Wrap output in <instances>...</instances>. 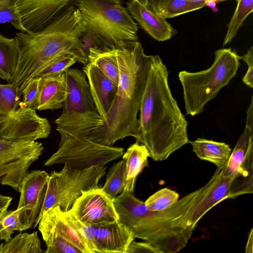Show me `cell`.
<instances>
[{"label":"cell","mask_w":253,"mask_h":253,"mask_svg":"<svg viewBox=\"0 0 253 253\" xmlns=\"http://www.w3.org/2000/svg\"><path fill=\"white\" fill-rule=\"evenodd\" d=\"M168 76L160 56L153 55L134 137L155 161L167 159L189 141L188 123L172 95Z\"/></svg>","instance_id":"obj_1"},{"label":"cell","mask_w":253,"mask_h":253,"mask_svg":"<svg viewBox=\"0 0 253 253\" xmlns=\"http://www.w3.org/2000/svg\"><path fill=\"white\" fill-rule=\"evenodd\" d=\"M202 187L162 211L149 210L144 202L126 189L113 200L119 220L133 234L158 250L174 253L183 249L194 230L191 218Z\"/></svg>","instance_id":"obj_2"},{"label":"cell","mask_w":253,"mask_h":253,"mask_svg":"<svg viewBox=\"0 0 253 253\" xmlns=\"http://www.w3.org/2000/svg\"><path fill=\"white\" fill-rule=\"evenodd\" d=\"M84 29L81 13L73 4L41 31L17 33L14 39L19 58L10 83L19 86L21 94L30 80L43 67L63 54H72L77 62L86 64L88 58L82 40Z\"/></svg>","instance_id":"obj_3"},{"label":"cell","mask_w":253,"mask_h":253,"mask_svg":"<svg viewBox=\"0 0 253 253\" xmlns=\"http://www.w3.org/2000/svg\"><path fill=\"white\" fill-rule=\"evenodd\" d=\"M116 52L119 69L116 95L103 125L88 135L90 140L107 146L127 136L134 137L153 57L145 53L139 41Z\"/></svg>","instance_id":"obj_4"},{"label":"cell","mask_w":253,"mask_h":253,"mask_svg":"<svg viewBox=\"0 0 253 253\" xmlns=\"http://www.w3.org/2000/svg\"><path fill=\"white\" fill-rule=\"evenodd\" d=\"M122 3V0H76L90 47L123 49L138 42L137 25Z\"/></svg>","instance_id":"obj_5"},{"label":"cell","mask_w":253,"mask_h":253,"mask_svg":"<svg viewBox=\"0 0 253 253\" xmlns=\"http://www.w3.org/2000/svg\"><path fill=\"white\" fill-rule=\"evenodd\" d=\"M214 60L209 68L199 72L180 71L179 81L186 115L202 113L205 105L235 77L240 65L239 55L230 48L214 52Z\"/></svg>","instance_id":"obj_6"},{"label":"cell","mask_w":253,"mask_h":253,"mask_svg":"<svg viewBox=\"0 0 253 253\" xmlns=\"http://www.w3.org/2000/svg\"><path fill=\"white\" fill-rule=\"evenodd\" d=\"M68 95L62 112L54 121L61 140L70 138H84L103 124L92 98L86 77L78 69L65 72Z\"/></svg>","instance_id":"obj_7"},{"label":"cell","mask_w":253,"mask_h":253,"mask_svg":"<svg viewBox=\"0 0 253 253\" xmlns=\"http://www.w3.org/2000/svg\"><path fill=\"white\" fill-rule=\"evenodd\" d=\"M106 169L104 166H97L73 169L64 165L60 171L48 174L47 191L37 225L43 215L56 206L63 212L69 211L83 191L98 187Z\"/></svg>","instance_id":"obj_8"},{"label":"cell","mask_w":253,"mask_h":253,"mask_svg":"<svg viewBox=\"0 0 253 253\" xmlns=\"http://www.w3.org/2000/svg\"><path fill=\"white\" fill-rule=\"evenodd\" d=\"M122 147L102 145L88 138H70L60 141L57 151L44 165L63 164L73 169H84L92 166H104L124 154Z\"/></svg>","instance_id":"obj_9"},{"label":"cell","mask_w":253,"mask_h":253,"mask_svg":"<svg viewBox=\"0 0 253 253\" xmlns=\"http://www.w3.org/2000/svg\"><path fill=\"white\" fill-rule=\"evenodd\" d=\"M42 143L0 138V183L17 192L31 165L43 152Z\"/></svg>","instance_id":"obj_10"},{"label":"cell","mask_w":253,"mask_h":253,"mask_svg":"<svg viewBox=\"0 0 253 253\" xmlns=\"http://www.w3.org/2000/svg\"><path fill=\"white\" fill-rule=\"evenodd\" d=\"M45 243V253H89L86 245L56 206L45 212L38 224Z\"/></svg>","instance_id":"obj_11"},{"label":"cell","mask_w":253,"mask_h":253,"mask_svg":"<svg viewBox=\"0 0 253 253\" xmlns=\"http://www.w3.org/2000/svg\"><path fill=\"white\" fill-rule=\"evenodd\" d=\"M48 120L40 117L36 110L18 107L0 114V138L9 141H36L49 135Z\"/></svg>","instance_id":"obj_12"},{"label":"cell","mask_w":253,"mask_h":253,"mask_svg":"<svg viewBox=\"0 0 253 253\" xmlns=\"http://www.w3.org/2000/svg\"><path fill=\"white\" fill-rule=\"evenodd\" d=\"M48 174L44 170H33L27 172L19 188L21 231L37 226L47 191Z\"/></svg>","instance_id":"obj_13"},{"label":"cell","mask_w":253,"mask_h":253,"mask_svg":"<svg viewBox=\"0 0 253 253\" xmlns=\"http://www.w3.org/2000/svg\"><path fill=\"white\" fill-rule=\"evenodd\" d=\"M68 211L82 222L91 226L119 220L113 200L98 187L83 191Z\"/></svg>","instance_id":"obj_14"},{"label":"cell","mask_w":253,"mask_h":253,"mask_svg":"<svg viewBox=\"0 0 253 253\" xmlns=\"http://www.w3.org/2000/svg\"><path fill=\"white\" fill-rule=\"evenodd\" d=\"M76 0H17L16 5L26 32L44 29Z\"/></svg>","instance_id":"obj_15"},{"label":"cell","mask_w":253,"mask_h":253,"mask_svg":"<svg viewBox=\"0 0 253 253\" xmlns=\"http://www.w3.org/2000/svg\"><path fill=\"white\" fill-rule=\"evenodd\" d=\"M126 9L141 28L158 41L169 40L177 33L166 19L148 7L144 0H128Z\"/></svg>","instance_id":"obj_16"},{"label":"cell","mask_w":253,"mask_h":253,"mask_svg":"<svg viewBox=\"0 0 253 253\" xmlns=\"http://www.w3.org/2000/svg\"><path fill=\"white\" fill-rule=\"evenodd\" d=\"M223 168H217L210 180L202 187L191 218V226L193 230L199 221L209 211L219 203L227 199L232 179L223 175Z\"/></svg>","instance_id":"obj_17"},{"label":"cell","mask_w":253,"mask_h":253,"mask_svg":"<svg viewBox=\"0 0 253 253\" xmlns=\"http://www.w3.org/2000/svg\"><path fill=\"white\" fill-rule=\"evenodd\" d=\"M93 227L95 253H126L135 239L132 233L119 220Z\"/></svg>","instance_id":"obj_18"},{"label":"cell","mask_w":253,"mask_h":253,"mask_svg":"<svg viewBox=\"0 0 253 253\" xmlns=\"http://www.w3.org/2000/svg\"><path fill=\"white\" fill-rule=\"evenodd\" d=\"M84 65L83 71L87 79L92 98L104 122L115 98L118 85L92 63L88 62Z\"/></svg>","instance_id":"obj_19"},{"label":"cell","mask_w":253,"mask_h":253,"mask_svg":"<svg viewBox=\"0 0 253 253\" xmlns=\"http://www.w3.org/2000/svg\"><path fill=\"white\" fill-rule=\"evenodd\" d=\"M68 95L65 72L41 78L35 110H56L62 107Z\"/></svg>","instance_id":"obj_20"},{"label":"cell","mask_w":253,"mask_h":253,"mask_svg":"<svg viewBox=\"0 0 253 253\" xmlns=\"http://www.w3.org/2000/svg\"><path fill=\"white\" fill-rule=\"evenodd\" d=\"M253 97L247 112L246 126L240 136L229 160L223 168L222 174L232 179L245 159L253 154Z\"/></svg>","instance_id":"obj_21"},{"label":"cell","mask_w":253,"mask_h":253,"mask_svg":"<svg viewBox=\"0 0 253 253\" xmlns=\"http://www.w3.org/2000/svg\"><path fill=\"white\" fill-rule=\"evenodd\" d=\"M193 151L201 160L209 161L217 168H222L226 165L232 150L224 142L198 138L189 141Z\"/></svg>","instance_id":"obj_22"},{"label":"cell","mask_w":253,"mask_h":253,"mask_svg":"<svg viewBox=\"0 0 253 253\" xmlns=\"http://www.w3.org/2000/svg\"><path fill=\"white\" fill-rule=\"evenodd\" d=\"M150 154L146 146L135 141L123 155L126 161V185L125 189L133 193L136 179L142 169L147 166Z\"/></svg>","instance_id":"obj_23"},{"label":"cell","mask_w":253,"mask_h":253,"mask_svg":"<svg viewBox=\"0 0 253 253\" xmlns=\"http://www.w3.org/2000/svg\"><path fill=\"white\" fill-rule=\"evenodd\" d=\"M16 40L0 34V78L10 83L18 62Z\"/></svg>","instance_id":"obj_24"},{"label":"cell","mask_w":253,"mask_h":253,"mask_svg":"<svg viewBox=\"0 0 253 253\" xmlns=\"http://www.w3.org/2000/svg\"><path fill=\"white\" fill-rule=\"evenodd\" d=\"M116 50H103L90 47L87 58L88 62L96 66L107 77L118 85L119 69Z\"/></svg>","instance_id":"obj_25"},{"label":"cell","mask_w":253,"mask_h":253,"mask_svg":"<svg viewBox=\"0 0 253 253\" xmlns=\"http://www.w3.org/2000/svg\"><path fill=\"white\" fill-rule=\"evenodd\" d=\"M253 154L249 155L240 166L238 172L232 179L227 199L253 193Z\"/></svg>","instance_id":"obj_26"},{"label":"cell","mask_w":253,"mask_h":253,"mask_svg":"<svg viewBox=\"0 0 253 253\" xmlns=\"http://www.w3.org/2000/svg\"><path fill=\"white\" fill-rule=\"evenodd\" d=\"M38 232L19 233L0 244V253H41Z\"/></svg>","instance_id":"obj_27"},{"label":"cell","mask_w":253,"mask_h":253,"mask_svg":"<svg viewBox=\"0 0 253 253\" xmlns=\"http://www.w3.org/2000/svg\"><path fill=\"white\" fill-rule=\"evenodd\" d=\"M126 185V161L123 159L115 164L109 170L105 183L102 187L103 191L113 200L118 194L122 193Z\"/></svg>","instance_id":"obj_28"},{"label":"cell","mask_w":253,"mask_h":253,"mask_svg":"<svg viewBox=\"0 0 253 253\" xmlns=\"http://www.w3.org/2000/svg\"><path fill=\"white\" fill-rule=\"evenodd\" d=\"M234 13L227 26L223 46L230 43L247 16L253 11V0H238Z\"/></svg>","instance_id":"obj_29"},{"label":"cell","mask_w":253,"mask_h":253,"mask_svg":"<svg viewBox=\"0 0 253 253\" xmlns=\"http://www.w3.org/2000/svg\"><path fill=\"white\" fill-rule=\"evenodd\" d=\"M199 9L200 6L188 0H160L156 13L167 19Z\"/></svg>","instance_id":"obj_30"},{"label":"cell","mask_w":253,"mask_h":253,"mask_svg":"<svg viewBox=\"0 0 253 253\" xmlns=\"http://www.w3.org/2000/svg\"><path fill=\"white\" fill-rule=\"evenodd\" d=\"M179 197L175 191L165 188L150 196L144 204L151 211H162L171 207L178 200Z\"/></svg>","instance_id":"obj_31"},{"label":"cell","mask_w":253,"mask_h":253,"mask_svg":"<svg viewBox=\"0 0 253 253\" xmlns=\"http://www.w3.org/2000/svg\"><path fill=\"white\" fill-rule=\"evenodd\" d=\"M19 209L6 210L0 213V241H8L15 231H21Z\"/></svg>","instance_id":"obj_32"},{"label":"cell","mask_w":253,"mask_h":253,"mask_svg":"<svg viewBox=\"0 0 253 253\" xmlns=\"http://www.w3.org/2000/svg\"><path fill=\"white\" fill-rule=\"evenodd\" d=\"M63 214L67 221L83 241L89 253H95L94 245V227L82 222L69 211L63 212Z\"/></svg>","instance_id":"obj_33"},{"label":"cell","mask_w":253,"mask_h":253,"mask_svg":"<svg viewBox=\"0 0 253 253\" xmlns=\"http://www.w3.org/2000/svg\"><path fill=\"white\" fill-rule=\"evenodd\" d=\"M76 62L75 57L72 54L60 55L47 63L35 77L42 78L64 72Z\"/></svg>","instance_id":"obj_34"},{"label":"cell","mask_w":253,"mask_h":253,"mask_svg":"<svg viewBox=\"0 0 253 253\" xmlns=\"http://www.w3.org/2000/svg\"><path fill=\"white\" fill-rule=\"evenodd\" d=\"M17 0H0V25L6 23L16 29L26 32L16 9Z\"/></svg>","instance_id":"obj_35"},{"label":"cell","mask_w":253,"mask_h":253,"mask_svg":"<svg viewBox=\"0 0 253 253\" xmlns=\"http://www.w3.org/2000/svg\"><path fill=\"white\" fill-rule=\"evenodd\" d=\"M41 78L34 77L29 82L22 92L23 99L19 106L30 108L35 110L37 105L40 91V83Z\"/></svg>","instance_id":"obj_36"},{"label":"cell","mask_w":253,"mask_h":253,"mask_svg":"<svg viewBox=\"0 0 253 253\" xmlns=\"http://www.w3.org/2000/svg\"><path fill=\"white\" fill-rule=\"evenodd\" d=\"M239 59H242L248 65V71L244 76L242 81L247 86L253 87V46H251L248 51L242 56H239Z\"/></svg>","instance_id":"obj_37"},{"label":"cell","mask_w":253,"mask_h":253,"mask_svg":"<svg viewBox=\"0 0 253 253\" xmlns=\"http://www.w3.org/2000/svg\"><path fill=\"white\" fill-rule=\"evenodd\" d=\"M126 253H161L156 248L150 244L137 242L132 241L129 245Z\"/></svg>","instance_id":"obj_38"},{"label":"cell","mask_w":253,"mask_h":253,"mask_svg":"<svg viewBox=\"0 0 253 253\" xmlns=\"http://www.w3.org/2000/svg\"><path fill=\"white\" fill-rule=\"evenodd\" d=\"M191 2L200 6L201 8L206 6L214 7L216 3L226 0H188Z\"/></svg>","instance_id":"obj_39"},{"label":"cell","mask_w":253,"mask_h":253,"mask_svg":"<svg viewBox=\"0 0 253 253\" xmlns=\"http://www.w3.org/2000/svg\"><path fill=\"white\" fill-rule=\"evenodd\" d=\"M12 200L11 197L0 195V213L7 210Z\"/></svg>","instance_id":"obj_40"},{"label":"cell","mask_w":253,"mask_h":253,"mask_svg":"<svg viewBox=\"0 0 253 253\" xmlns=\"http://www.w3.org/2000/svg\"><path fill=\"white\" fill-rule=\"evenodd\" d=\"M146 6L157 13L158 5L160 0H144Z\"/></svg>","instance_id":"obj_41"},{"label":"cell","mask_w":253,"mask_h":253,"mask_svg":"<svg viewBox=\"0 0 253 253\" xmlns=\"http://www.w3.org/2000/svg\"><path fill=\"white\" fill-rule=\"evenodd\" d=\"M253 229H251L249 236L248 238V242L245 247L246 253H253Z\"/></svg>","instance_id":"obj_42"},{"label":"cell","mask_w":253,"mask_h":253,"mask_svg":"<svg viewBox=\"0 0 253 253\" xmlns=\"http://www.w3.org/2000/svg\"><path fill=\"white\" fill-rule=\"evenodd\" d=\"M236 0L237 1L238 0Z\"/></svg>","instance_id":"obj_43"}]
</instances>
